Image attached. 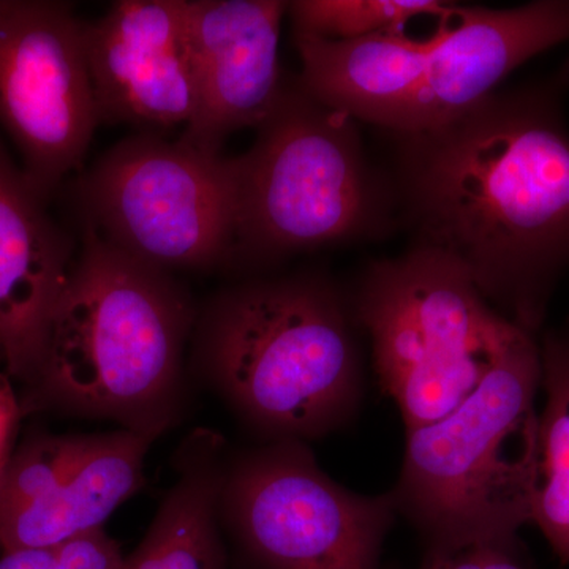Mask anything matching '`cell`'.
I'll return each mask as SVG.
<instances>
[{
  "label": "cell",
  "mask_w": 569,
  "mask_h": 569,
  "mask_svg": "<svg viewBox=\"0 0 569 569\" xmlns=\"http://www.w3.org/2000/svg\"><path fill=\"white\" fill-rule=\"evenodd\" d=\"M568 86L569 63L436 129L395 134L417 247L462 266L498 313L535 336L569 272Z\"/></svg>",
  "instance_id": "6da1fadb"
},
{
  "label": "cell",
  "mask_w": 569,
  "mask_h": 569,
  "mask_svg": "<svg viewBox=\"0 0 569 569\" xmlns=\"http://www.w3.org/2000/svg\"><path fill=\"white\" fill-rule=\"evenodd\" d=\"M197 317L170 272L134 260L88 227L22 413L107 419L157 440L186 415L187 347Z\"/></svg>",
  "instance_id": "7a4b0ae2"
},
{
  "label": "cell",
  "mask_w": 569,
  "mask_h": 569,
  "mask_svg": "<svg viewBox=\"0 0 569 569\" xmlns=\"http://www.w3.org/2000/svg\"><path fill=\"white\" fill-rule=\"evenodd\" d=\"M350 299L325 277L231 284L197 317L198 377L253 432L316 440L346 426L362 397Z\"/></svg>",
  "instance_id": "3957f363"
},
{
  "label": "cell",
  "mask_w": 569,
  "mask_h": 569,
  "mask_svg": "<svg viewBox=\"0 0 569 569\" xmlns=\"http://www.w3.org/2000/svg\"><path fill=\"white\" fill-rule=\"evenodd\" d=\"M539 389V340L519 328L459 407L407 430L391 496L429 552L507 541L531 522Z\"/></svg>",
  "instance_id": "277c9868"
},
{
  "label": "cell",
  "mask_w": 569,
  "mask_h": 569,
  "mask_svg": "<svg viewBox=\"0 0 569 569\" xmlns=\"http://www.w3.org/2000/svg\"><path fill=\"white\" fill-rule=\"evenodd\" d=\"M350 305L406 432L459 407L520 328L486 301L462 266L417 246L370 266Z\"/></svg>",
  "instance_id": "5b68a950"
},
{
  "label": "cell",
  "mask_w": 569,
  "mask_h": 569,
  "mask_svg": "<svg viewBox=\"0 0 569 569\" xmlns=\"http://www.w3.org/2000/svg\"><path fill=\"white\" fill-rule=\"evenodd\" d=\"M346 112L287 88L253 148L234 157V244L257 257L305 252L367 234L383 201Z\"/></svg>",
  "instance_id": "8992f818"
},
{
  "label": "cell",
  "mask_w": 569,
  "mask_h": 569,
  "mask_svg": "<svg viewBox=\"0 0 569 569\" xmlns=\"http://www.w3.org/2000/svg\"><path fill=\"white\" fill-rule=\"evenodd\" d=\"M81 197L88 227L160 271L211 268L233 250L234 157L137 134L104 153L82 179Z\"/></svg>",
  "instance_id": "52a82bcc"
},
{
  "label": "cell",
  "mask_w": 569,
  "mask_h": 569,
  "mask_svg": "<svg viewBox=\"0 0 569 569\" xmlns=\"http://www.w3.org/2000/svg\"><path fill=\"white\" fill-rule=\"evenodd\" d=\"M219 512L258 568L377 569L397 508L340 486L305 441H271L227 460Z\"/></svg>",
  "instance_id": "ba28073f"
},
{
  "label": "cell",
  "mask_w": 569,
  "mask_h": 569,
  "mask_svg": "<svg viewBox=\"0 0 569 569\" xmlns=\"http://www.w3.org/2000/svg\"><path fill=\"white\" fill-rule=\"evenodd\" d=\"M99 123L84 22L67 3L0 0V127L44 200L80 167Z\"/></svg>",
  "instance_id": "9c48e42d"
},
{
  "label": "cell",
  "mask_w": 569,
  "mask_h": 569,
  "mask_svg": "<svg viewBox=\"0 0 569 569\" xmlns=\"http://www.w3.org/2000/svg\"><path fill=\"white\" fill-rule=\"evenodd\" d=\"M99 121L142 130L187 126L197 74L186 0H122L84 22Z\"/></svg>",
  "instance_id": "30bf717a"
},
{
  "label": "cell",
  "mask_w": 569,
  "mask_h": 569,
  "mask_svg": "<svg viewBox=\"0 0 569 569\" xmlns=\"http://www.w3.org/2000/svg\"><path fill=\"white\" fill-rule=\"evenodd\" d=\"M421 81L389 130L436 129L496 93L512 70L569 41V0L512 9L452 7L432 33Z\"/></svg>",
  "instance_id": "8fae6325"
},
{
  "label": "cell",
  "mask_w": 569,
  "mask_h": 569,
  "mask_svg": "<svg viewBox=\"0 0 569 569\" xmlns=\"http://www.w3.org/2000/svg\"><path fill=\"white\" fill-rule=\"evenodd\" d=\"M197 108L181 141L220 152L228 134L260 127L282 99L280 26L288 2L186 0Z\"/></svg>",
  "instance_id": "7c38bea8"
},
{
  "label": "cell",
  "mask_w": 569,
  "mask_h": 569,
  "mask_svg": "<svg viewBox=\"0 0 569 569\" xmlns=\"http://www.w3.org/2000/svg\"><path fill=\"white\" fill-rule=\"evenodd\" d=\"M0 146V359L24 391L39 380L71 268L67 236Z\"/></svg>",
  "instance_id": "4fadbf2b"
},
{
  "label": "cell",
  "mask_w": 569,
  "mask_h": 569,
  "mask_svg": "<svg viewBox=\"0 0 569 569\" xmlns=\"http://www.w3.org/2000/svg\"><path fill=\"white\" fill-rule=\"evenodd\" d=\"M302 63L299 84L326 107L391 130L425 73L433 37L402 31L335 41L295 31Z\"/></svg>",
  "instance_id": "5bb4252c"
},
{
  "label": "cell",
  "mask_w": 569,
  "mask_h": 569,
  "mask_svg": "<svg viewBox=\"0 0 569 569\" xmlns=\"http://www.w3.org/2000/svg\"><path fill=\"white\" fill-rule=\"evenodd\" d=\"M153 438L118 429L96 433L84 459L48 496L0 519V553L56 548L103 529L112 512L144 485Z\"/></svg>",
  "instance_id": "9a60e30c"
},
{
  "label": "cell",
  "mask_w": 569,
  "mask_h": 569,
  "mask_svg": "<svg viewBox=\"0 0 569 569\" xmlns=\"http://www.w3.org/2000/svg\"><path fill=\"white\" fill-rule=\"evenodd\" d=\"M227 447L197 429L176 452V481L121 569H227L219 497Z\"/></svg>",
  "instance_id": "2e32d148"
},
{
  "label": "cell",
  "mask_w": 569,
  "mask_h": 569,
  "mask_svg": "<svg viewBox=\"0 0 569 569\" xmlns=\"http://www.w3.org/2000/svg\"><path fill=\"white\" fill-rule=\"evenodd\" d=\"M545 407L538 415V473L531 523L569 565V317L539 340Z\"/></svg>",
  "instance_id": "e0dca14e"
},
{
  "label": "cell",
  "mask_w": 569,
  "mask_h": 569,
  "mask_svg": "<svg viewBox=\"0 0 569 569\" xmlns=\"http://www.w3.org/2000/svg\"><path fill=\"white\" fill-rule=\"evenodd\" d=\"M452 3L440 0H298L288 3L295 31L326 40L351 41L402 31L415 18L445 17Z\"/></svg>",
  "instance_id": "ac0fdd59"
},
{
  "label": "cell",
  "mask_w": 569,
  "mask_h": 569,
  "mask_svg": "<svg viewBox=\"0 0 569 569\" xmlns=\"http://www.w3.org/2000/svg\"><path fill=\"white\" fill-rule=\"evenodd\" d=\"M93 440L96 433H41L22 443L0 471V519L29 507L58 488L88 455Z\"/></svg>",
  "instance_id": "d6986e66"
},
{
  "label": "cell",
  "mask_w": 569,
  "mask_h": 569,
  "mask_svg": "<svg viewBox=\"0 0 569 569\" xmlns=\"http://www.w3.org/2000/svg\"><path fill=\"white\" fill-rule=\"evenodd\" d=\"M418 569H531L519 538L433 550Z\"/></svg>",
  "instance_id": "ffe728a7"
},
{
  "label": "cell",
  "mask_w": 569,
  "mask_h": 569,
  "mask_svg": "<svg viewBox=\"0 0 569 569\" xmlns=\"http://www.w3.org/2000/svg\"><path fill=\"white\" fill-rule=\"evenodd\" d=\"M21 415V402L14 396L9 378L0 373V471L13 455L14 433Z\"/></svg>",
  "instance_id": "44dd1931"
},
{
  "label": "cell",
  "mask_w": 569,
  "mask_h": 569,
  "mask_svg": "<svg viewBox=\"0 0 569 569\" xmlns=\"http://www.w3.org/2000/svg\"><path fill=\"white\" fill-rule=\"evenodd\" d=\"M56 548L18 549L0 553V569H54Z\"/></svg>",
  "instance_id": "7402d4cb"
}]
</instances>
